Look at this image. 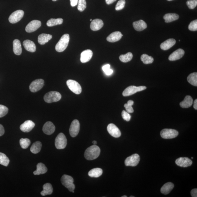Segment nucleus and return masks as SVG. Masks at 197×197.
Returning a JSON list of instances; mask_svg holds the SVG:
<instances>
[{
  "label": "nucleus",
  "mask_w": 197,
  "mask_h": 197,
  "mask_svg": "<svg viewBox=\"0 0 197 197\" xmlns=\"http://www.w3.org/2000/svg\"><path fill=\"white\" fill-rule=\"evenodd\" d=\"M63 22V20L62 18H51L47 21V25L49 27H52L58 25H61Z\"/></svg>",
  "instance_id": "obj_34"
},
{
  "label": "nucleus",
  "mask_w": 197,
  "mask_h": 197,
  "mask_svg": "<svg viewBox=\"0 0 197 197\" xmlns=\"http://www.w3.org/2000/svg\"><path fill=\"white\" fill-rule=\"evenodd\" d=\"M167 1H174V0H167Z\"/></svg>",
  "instance_id": "obj_56"
},
{
  "label": "nucleus",
  "mask_w": 197,
  "mask_h": 197,
  "mask_svg": "<svg viewBox=\"0 0 197 197\" xmlns=\"http://www.w3.org/2000/svg\"><path fill=\"white\" fill-rule=\"evenodd\" d=\"M13 51L15 55H20L22 53V47L20 41L18 39L15 40L13 42Z\"/></svg>",
  "instance_id": "obj_28"
},
{
  "label": "nucleus",
  "mask_w": 197,
  "mask_h": 197,
  "mask_svg": "<svg viewBox=\"0 0 197 197\" xmlns=\"http://www.w3.org/2000/svg\"><path fill=\"white\" fill-rule=\"evenodd\" d=\"M193 102V100L192 97L187 95L185 97L184 100L180 103V106L183 108H188L191 106Z\"/></svg>",
  "instance_id": "obj_26"
},
{
  "label": "nucleus",
  "mask_w": 197,
  "mask_h": 197,
  "mask_svg": "<svg viewBox=\"0 0 197 197\" xmlns=\"http://www.w3.org/2000/svg\"><path fill=\"white\" fill-rule=\"evenodd\" d=\"M42 25L41 21L38 20L32 21L25 28L26 32H35Z\"/></svg>",
  "instance_id": "obj_13"
},
{
  "label": "nucleus",
  "mask_w": 197,
  "mask_h": 197,
  "mask_svg": "<svg viewBox=\"0 0 197 197\" xmlns=\"http://www.w3.org/2000/svg\"><path fill=\"white\" fill-rule=\"evenodd\" d=\"M57 1V0H52V1Z\"/></svg>",
  "instance_id": "obj_58"
},
{
  "label": "nucleus",
  "mask_w": 197,
  "mask_h": 197,
  "mask_svg": "<svg viewBox=\"0 0 197 197\" xmlns=\"http://www.w3.org/2000/svg\"><path fill=\"white\" fill-rule=\"evenodd\" d=\"M92 143L94 144V145H96L97 144V142L96 140H94V141L92 142Z\"/></svg>",
  "instance_id": "obj_54"
},
{
  "label": "nucleus",
  "mask_w": 197,
  "mask_h": 197,
  "mask_svg": "<svg viewBox=\"0 0 197 197\" xmlns=\"http://www.w3.org/2000/svg\"><path fill=\"white\" fill-rule=\"evenodd\" d=\"M42 145L40 141H37L32 144L30 148V151L34 154H37L40 152L42 149Z\"/></svg>",
  "instance_id": "obj_33"
},
{
  "label": "nucleus",
  "mask_w": 197,
  "mask_h": 197,
  "mask_svg": "<svg viewBox=\"0 0 197 197\" xmlns=\"http://www.w3.org/2000/svg\"><path fill=\"white\" fill-rule=\"evenodd\" d=\"M127 197V196H125V195L123 196H122V197Z\"/></svg>",
  "instance_id": "obj_55"
},
{
  "label": "nucleus",
  "mask_w": 197,
  "mask_h": 197,
  "mask_svg": "<svg viewBox=\"0 0 197 197\" xmlns=\"http://www.w3.org/2000/svg\"><path fill=\"white\" fill-rule=\"evenodd\" d=\"M44 81L42 79H38L32 82L29 86L30 90L32 92H36L40 90L44 86Z\"/></svg>",
  "instance_id": "obj_10"
},
{
  "label": "nucleus",
  "mask_w": 197,
  "mask_h": 197,
  "mask_svg": "<svg viewBox=\"0 0 197 197\" xmlns=\"http://www.w3.org/2000/svg\"><path fill=\"white\" fill-rule=\"evenodd\" d=\"M101 149L99 146L94 145L88 148L84 153V157L88 160L97 159L100 154Z\"/></svg>",
  "instance_id": "obj_1"
},
{
  "label": "nucleus",
  "mask_w": 197,
  "mask_h": 197,
  "mask_svg": "<svg viewBox=\"0 0 197 197\" xmlns=\"http://www.w3.org/2000/svg\"><path fill=\"white\" fill-rule=\"evenodd\" d=\"M133 26L134 29L137 31H142L147 27V24L142 20L135 22L133 23Z\"/></svg>",
  "instance_id": "obj_24"
},
{
  "label": "nucleus",
  "mask_w": 197,
  "mask_h": 197,
  "mask_svg": "<svg viewBox=\"0 0 197 197\" xmlns=\"http://www.w3.org/2000/svg\"><path fill=\"white\" fill-rule=\"evenodd\" d=\"M44 100L47 103L57 102L62 98V95L59 92L51 91L47 93L44 96Z\"/></svg>",
  "instance_id": "obj_4"
},
{
  "label": "nucleus",
  "mask_w": 197,
  "mask_h": 197,
  "mask_svg": "<svg viewBox=\"0 0 197 197\" xmlns=\"http://www.w3.org/2000/svg\"><path fill=\"white\" fill-rule=\"evenodd\" d=\"M104 23L102 20L99 19H94L91 22L90 28L93 31H97L103 27Z\"/></svg>",
  "instance_id": "obj_19"
},
{
  "label": "nucleus",
  "mask_w": 197,
  "mask_h": 197,
  "mask_svg": "<svg viewBox=\"0 0 197 197\" xmlns=\"http://www.w3.org/2000/svg\"><path fill=\"white\" fill-rule=\"evenodd\" d=\"M10 162V160L5 154L0 152V164L7 166Z\"/></svg>",
  "instance_id": "obj_36"
},
{
  "label": "nucleus",
  "mask_w": 197,
  "mask_h": 197,
  "mask_svg": "<svg viewBox=\"0 0 197 197\" xmlns=\"http://www.w3.org/2000/svg\"><path fill=\"white\" fill-rule=\"evenodd\" d=\"M185 52L183 49H179L172 53L169 57V60L175 61L180 59L185 55Z\"/></svg>",
  "instance_id": "obj_17"
},
{
  "label": "nucleus",
  "mask_w": 197,
  "mask_h": 197,
  "mask_svg": "<svg viewBox=\"0 0 197 197\" xmlns=\"http://www.w3.org/2000/svg\"><path fill=\"white\" fill-rule=\"evenodd\" d=\"M24 12L22 10H18L12 12L8 18L10 22L15 23L18 22L23 18Z\"/></svg>",
  "instance_id": "obj_11"
},
{
  "label": "nucleus",
  "mask_w": 197,
  "mask_h": 197,
  "mask_svg": "<svg viewBox=\"0 0 197 197\" xmlns=\"http://www.w3.org/2000/svg\"><path fill=\"white\" fill-rule=\"evenodd\" d=\"M68 87L72 91L76 94H81L82 88L80 84L76 81L72 80H69L66 81Z\"/></svg>",
  "instance_id": "obj_8"
},
{
  "label": "nucleus",
  "mask_w": 197,
  "mask_h": 197,
  "mask_svg": "<svg viewBox=\"0 0 197 197\" xmlns=\"http://www.w3.org/2000/svg\"><path fill=\"white\" fill-rule=\"evenodd\" d=\"M192 159H193V157H192Z\"/></svg>",
  "instance_id": "obj_60"
},
{
  "label": "nucleus",
  "mask_w": 197,
  "mask_h": 197,
  "mask_svg": "<svg viewBox=\"0 0 197 197\" xmlns=\"http://www.w3.org/2000/svg\"><path fill=\"white\" fill-rule=\"evenodd\" d=\"M5 133V129L3 126L0 124V137L3 135Z\"/></svg>",
  "instance_id": "obj_50"
},
{
  "label": "nucleus",
  "mask_w": 197,
  "mask_h": 197,
  "mask_svg": "<svg viewBox=\"0 0 197 197\" xmlns=\"http://www.w3.org/2000/svg\"><path fill=\"white\" fill-rule=\"evenodd\" d=\"M134 101L132 100H129L127 101L126 104H125L124 107L126 111L129 113H133L134 112V109L132 106L134 105Z\"/></svg>",
  "instance_id": "obj_40"
},
{
  "label": "nucleus",
  "mask_w": 197,
  "mask_h": 197,
  "mask_svg": "<svg viewBox=\"0 0 197 197\" xmlns=\"http://www.w3.org/2000/svg\"><path fill=\"white\" fill-rule=\"evenodd\" d=\"M125 0H120L116 4V10L119 11L123 9L125 7Z\"/></svg>",
  "instance_id": "obj_43"
},
{
  "label": "nucleus",
  "mask_w": 197,
  "mask_h": 197,
  "mask_svg": "<svg viewBox=\"0 0 197 197\" xmlns=\"http://www.w3.org/2000/svg\"><path fill=\"white\" fill-rule=\"evenodd\" d=\"M52 38L51 34L43 33L38 36V42L41 45H44Z\"/></svg>",
  "instance_id": "obj_25"
},
{
  "label": "nucleus",
  "mask_w": 197,
  "mask_h": 197,
  "mask_svg": "<svg viewBox=\"0 0 197 197\" xmlns=\"http://www.w3.org/2000/svg\"><path fill=\"white\" fill-rule=\"evenodd\" d=\"M187 5L190 9H193L197 5V0H189L187 2Z\"/></svg>",
  "instance_id": "obj_44"
},
{
  "label": "nucleus",
  "mask_w": 197,
  "mask_h": 197,
  "mask_svg": "<svg viewBox=\"0 0 197 197\" xmlns=\"http://www.w3.org/2000/svg\"><path fill=\"white\" fill-rule=\"evenodd\" d=\"M123 35L120 32L116 31L112 32L107 37V40L111 42H118L122 38Z\"/></svg>",
  "instance_id": "obj_21"
},
{
  "label": "nucleus",
  "mask_w": 197,
  "mask_h": 197,
  "mask_svg": "<svg viewBox=\"0 0 197 197\" xmlns=\"http://www.w3.org/2000/svg\"><path fill=\"white\" fill-rule=\"evenodd\" d=\"M130 197H135L134 196H131Z\"/></svg>",
  "instance_id": "obj_59"
},
{
  "label": "nucleus",
  "mask_w": 197,
  "mask_h": 197,
  "mask_svg": "<svg viewBox=\"0 0 197 197\" xmlns=\"http://www.w3.org/2000/svg\"><path fill=\"white\" fill-rule=\"evenodd\" d=\"M140 159V155L135 154L126 158L125 161V165L126 166H135L139 163Z\"/></svg>",
  "instance_id": "obj_9"
},
{
  "label": "nucleus",
  "mask_w": 197,
  "mask_h": 197,
  "mask_svg": "<svg viewBox=\"0 0 197 197\" xmlns=\"http://www.w3.org/2000/svg\"><path fill=\"white\" fill-rule=\"evenodd\" d=\"M43 190L41 192L42 196H45L52 193L53 188L51 184L47 183L44 184L43 186Z\"/></svg>",
  "instance_id": "obj_27"
},
{
  "label": "nucleus",
  "mask_w": 197,
  "mask_h": 197,
  "mask_svg": "<svg viewBox=\"0 0 197 197\" xmlns=\"http://www.w3.org/2000/svg\"><path fill=\"white\" fill-rule=\"evenodd\" d=\"M67 145V139L63 133H60L56 138L55 145L56 148L58 149H64Z\"/></svg>",
  "instance_id": "obj_6"
},
{
  "label": "nucleus",
  "mask_w": 197,
  "mask_h": 197,
  "mask_svg": "<svg viewBox=\"0 0 197 197\" xmlns=\"http://www.w3.org/2000/svg\"><path fill=\"white\" fill-rule=\"evenodd\" d=\"M113 72V71L112 70V69L110 68L109 70H108L107 71H106V72L105 73L106 75L109 76L111 75Z\"/></svg>",
  "instance_id": "obj_51"
},
{
  "label": "nucleus",
  "mask_w": 197,
  "mask_h": 197,
  "mask_svg": "<svg viewBox=\"0 0 197 197\" xmlns=\"http://www.w3.org/2000/svg\"><path fill=\"white\" fill-rule=\"evenodd\" d=\"M110 68V64H106L104 66L102 67V70L104 72H105Z\"/></svg>",
  "instance_id": "obj_48"
},
{
  "label": "nucleus",
  "mask_w": 197,
  "mask_h": 197,
  "mask_svg": "<svg viewBox=\"0 0 197 197\" xmlns=\"http://www.w3.org/2000/svg\"><path fill=\"white\" fill-rule=\"evenodd\" d=\"M178 135V131L172 129H164L160 133L161 137L164 139H172L176 138Z\"/></svg>",
  "instance_id": "obj_7"
},
{
  "label": "nucleus",
  "mask_w": 197,
  "mask_h": 197,
  "mask_svg": "<svg viewBox=\"0 0 197 197\" xmlns=\"http://www.w3.org/2000/svg\"><path fill=\"white\" fill-rule=\"evenodd\" d=\"M179 18V15L176 13H168L164 16L163 18L166 23H170L176 21Z\"/></svg>",
  "instance_id": "obj_31"
},
{
  "label": "nucleus",
  "mask_w": 197,
  "mask_h": 197,
  "mask_svg": "<svg viewBox=\"0 0 197 197\" xmlns=\"http://www.w3.org/2000/svg\"><path fill=\"white\" fill-rule=\"evenodd\" d=\"M133 55L131 52H128L124 55H121L120 57L121 61L123 62H128L132 59Z\"/></svg>",
  "instance_id": "obj_38"
},
{
  "label": "nucleus",
  "mask_w": 197,
  "mask_h": 197,
  "mask_svg": "<svg viewBox=\"0 0 197 197\" xmlns=\"http://www.w3.org/2000/svg\"><path fill=\"white\" fill-rule=\"evenodd\" d=\"M140 59L145 64L152 63L154 61V58L153 57L145 54H143L141 56Z\"/></svg>",
  "instance_id": "obj_37"
},
{
  "label": "nucleus",
  "mask_w": 197,
  "mask_h": 197,
  "mask_svg": "<svg viewBox=\"0 0 197 197\" xmlns=\"http://www.w3.org/2000/svg\"><path fill=\"white\" fill-rule=\"evenodd\" d=\"M105 1L107 5H110V4L114 2L116 0H105Z\"/></svg>",
  "instance_id": "obj_52"
},
{
  "label": "nucleus",
  "mask_w": 197,
  "mask_h": 197,
  "mask_svg": "<svg viewBox=\"0 0 197 197\" xmlns=\"http://www.w3.org/2000/svg\"><path fill=\"white\" fill-rule=\"evenodd\" d=\"M107 130L110 135L114 137L118 138L121 136V133L120 129L113 123H110L108 125Z\"/></svg>",
  "instance_id": "obj_14"
},
{
  "label": "nucleus",
  "mask_w": 197,
  "mask_h": 197,
  "mask_svg": "<svg viewBox=\"0 0 197 197\" xmlns=\"http://www.w3.org/2000/svg\"><path fill=\"white\" fill-rule=\"evenodd\" d=\"M86 6V0H79L77 9L79 11L82 12L85 10Z\"/></svg>",
  "instance_id": "obj_41"
},
{
  "label": "nucleus",
  "mask_w": 197,
  "mask_h": 197,
  "mask_svg": "<svg viewBox=\"0 0 197 197\" xmlns=\"http://www.w3.org/2000/svg\"><path fill=\"white\" fill-rule=\"evenodd\" d=\"M175 162L177 165L184 168L191 166L192 164V160L188 157H180L176 160Z\"/></svg>",
  "instance_id": "obj_15"
},
{
  "label": "nucleus",
  "mask_w": 197,
  "mask_h": 197,
  "mask_svg": "<svg viewBox=\"0 0 197 197\" xmlns=\"http://www.w3.org/2000/svg\"><path fill=\"white\" fill-rule=\"evenodd\" d=\"M35 123L31 120L25 121L20 126L21 131L23 132L28 133L31 131L35 126Z\"/></svg>",
  "instance_id": "obj_16"
},
{
  "label": "nucleus",
  "mask_w": 197,
  "mask_h": 197,
  "mask_svg": "<svg viewBox=\"0 0 197 197\" xmlns=\"http://www.w3.org/2000/svg\"><path fill=\"white\" fill-rule=\"evenodd\" d=\"M176 43V41L174 39H169L162 43L160 45V47L163 50H168L174 46Z\"/></svg>",
  "instance_id": "obj_22"
},
{
  "label": "nucleus",
  "mask_w": 197,
  "mask_h": 197,
  "mask_svg": "<svg viewBox=\"0 0 197 197\" xmlns=\"http://www.w3.org/2000/svg\"><path fill=\"white\" fill-rule=\"evenodd\" d=\"M70 36L68 34H64L60 38L55 47L56 50L58 52H62L67 47L70 42Z\"/></svg>",
  "instance_id": "obj_2"
},
{
  "label": "nucleus",
  "mask_w": 197,
  "mask_h": 197,
  "mask_svg": "<svg viewBox=\"0 0 197 197\" xmlns=\"http://www.w3.org/2000/svg\"><path fill=\"white\" fill-rule=\"evenodd\" d=\"M92 56L93 52L91 50L87 49L83 51L81 54V62L84 63L90 61Z\"/></svg>",
  "instance_id": "obj_20"
},
{
  "label": "nucleus",
  "mask_w": 197,
  "mask_h": 197,
  "mask_svg": "<svg viewBox=\"0 0 197 197\" xmlns=\"http://www.w3.org/2000/svg\"><path fill=\"white\" fill-rule=\"evenodd\" d=\"M146 87L144 86H128L123 91L122 95L124 96H131L138 92L141 91L146 89Z\"/></svg>",
  "instance_id": "obj_5"
},
{
  "label": "nucleus",
  "mask_w": 197,
  "mask_h": 197,
  "mask_svg": "<svg viewBox=\"0 0 197 197\" xmlns=\"http://www.w3.org/2000/svg\"><path fill=\"white\" fill-rule=\"evenodd\" d=\"M187 81L191 85L197 86V73L194 72L191 73L187 77Z\"/></svg>",
  "instance_id": "obj_35"
},
{
  "label": "nucleus",
  "mask_w": 197,
  "mask_h": 197,
  "mask_svg": "<svg viewBox=\"0 0 197 197\" xmlns=\"http://www.w3.org/2000/svg\"><path fill=\"white\" fill-rule=\"evenodd\" d=\"M47 171V168L44 164L39 163L37 165V170L33 172L34 175H40L45 174Z\"/></svg>",
  "instance_id": "obj_30"
},
{
  "label": "nucleus",
  "mask_w": 197,
  "mask_h": 197,
  "mask_svg": "<svg viewBox=\"0 0 197 197\" xmlns=\"http://www.w3.org/2000/svg\"><path fill=\"white\" fill-rule=\"evenodd\" d=\"M122 116L123 120L127 122L129 121L131 118V116L128 112L124 110H123L122 112Z\"/></svg>",
  "instance_id": "obj_46"
},
{
  "label": "nucleus",
  "mask_w": 197,
  "mask_h": 197,
  "mask_svg": "<svg viewBox=\"0 0 197 197\" xmlns=\"http://www.w3.org/2000/svg\"><path fill=\"white\" fill-rule=\"evenodd\" d=\"M103 174V170L100 168H95L90 170L88 173L89 176L91 177L97 178L101 176Z\"/></svg>",
  "instance_id": "obj_32"
},
{
  "label": "nucleus",
  "mask_w": 197,
  "mask_h": 197,
  "mask_svg": "<svg viewBox=\"0 0 197 197\" xmlns=\"http://www.w3.org/2000/svg\"><path fill=\"white\" fill-rule=\"evenodd\" d=\"M80 124L78 120H75L71 123L69 131L71 137H75L78 135L80 131Z\"/></svg>",
  "instance_id": "obj_12"
},
{
  "label": "nucleus",
  "mask_w": 197,
  "mask_h": 197,
  "mask_svg": "<svg viewBox=\"0 0 197 197\" xmlns=\"http://www.w3.org/2000/svg\"><path fill=\"white\" fill-rule=\"evenodd\" d=\"M194 107L196 110H197V99L195 100L194 102Z\"/></svg>",
  "instance_id": "obj_53"
},
{
  "label": "nucleus",
  "mask_w": 197,
  "mask_h": 197,
  "mask_svg": "<svg viewBox=\"0 0 197 197\" xmlns=\"http://www.w3.org/2000/svg\"><path fill=\"white\" fill-rule=\"evenodd\" d=\"M8 109L5 106L0 105V118L3 117L8 113Z\"/></svg>",
  "instance_id": "obj_42"
},
{
  "label": "nucleus",
  "mask_w": 197,
  "mask_h": 197,
  "mask_svg": "<svg viewBox=\"0 0 197 197\" xmlns=\"http://www.w3.org/2000/svg\"><path fill=\"white\" fill-rule=\"evenodd\" d=\"M19 143H20L21 148L23 149H27L31 143L30 140L27 138H21L19 141Z\"/></svg>",
  "instance_id": "obj_39"
},
{
  "label": "nucleus",
  "mask_w": 197,
  "mask_h": 197,
  "mask_svg": "<svg viewBox=\"0 0 197 197\" xmlns=\"http://www.w3.org/2000/svg\"><path fill=\"white\" fill-rule=\"evenodd\" d=\"M188 29L191 31H196L197 30V20L192 21L188 26Z\"/></svg>",
  "instance_id": "obj_45"
},
{
  "label": "nucleus",
  "mask_w": 197,
  "mask_h": 197,
  "mask_svg": "<svg viewBox=\"0 0 197 197\" xmlns=\"http://www.w3.org/2000/svg\"><path fill=\"white\" fill-rule=\"evenodd\" d=\"M90 21H92V19H90Z\"/></svg>",
  "instance_id": "obj_57"
},
{
  "label": "nucleus",
  "mask_w": 197,
  "mask_h": 197,
  "mask_svg": "<svg viewBox=\"0 0 197 197\" xmlns=\"http://www.w3.org/2000/svg\"><path fill=\"white\" fill-rule=\"evenodd\" d=\"M23 44L26 50L31 52H34L36 51V45L32 41L28 40H26L24 41Z\"/></svg>",
  "instance_id": "obj_23"
},
{
  "label": "nucleus",
  "mask_w": 197,
  "mask_h": 197,
  "mask_svg": "<svg viewBox=\"0 0 197 197\" xmlns=\"http://www.w3.org/2000/svg\"><path fill=\"white\" fill-rule=\"evenodd\" d=\"M174 187V184L168 182L165 184L161 188V192L162 194L167 195L172 191Z\"/></svg>",
  "instance_id": "obj_29"
},
{
  "label": "nucleus",
  "mask_w": 197,
  "mask_h": 197,
  "mask_svg": "<svg viewBox=\"0 0 197 197\" xmlns=\"http://www.w3.org/2000/svg\"><path fill=\"white\" fill-rule=\"evenodd\" d=\"M62 185L65 186L70 192H72L75 189V185L73 184L74 180L72 177L69 175H64L62 176L61 179Z\"/></svg>",
  "instance_id": "obj_3"
},
{
  "label": "nucleus",
  "mask_w": 197,
  "mask_h": 197,
  "mask_svg": "<svg viewBox=\"0 0 197 197\" xmlns=\"http://www.w3.org/2000/svg\"><path fill=\"white\" fill-rule=\"evenodd\" d=\"M191 195L192 197H197V189L196 188L192 190L191 191Z\"/></svg>",
  "instance_id": "obj_49"
},
{
  "label": "nucleus",
  "mask_w": 197,
  "mask_h": 197,
  "mask_svg": "<svg viewBox=\"0 0 197 197\" xmlns=\"http://www.w3.org/2000/svg\"><path fill=\"white\" fill-rule=\"evenodd\" d=\"M71 5L72 7H75L77 5L78 0H70Z\"/></svg>",
  "instance_id": "obj_47"
},
{
  "label": "nucleus",
  "mask_w": 197,
  "mask_h": 197,
  "mask_svg": "<svg viewBox=\"0 0 197 197\" xmlns=\"http://www.w3.org/2000/svg\"><path fill=\"white\" fill-rule=\"evenodd\" d=\"M44 133L47 135H52L55 130V126L51 122H47L45 123L42 129Z\"/></svg>",
  "instance_id": "obj_18"
}]
</instances>
